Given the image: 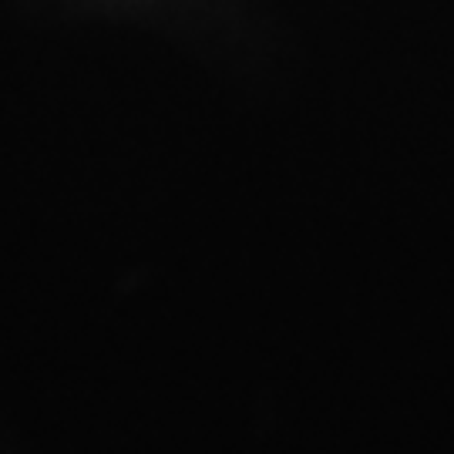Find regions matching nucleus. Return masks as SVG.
Returning <instances> with one entry per match:
<instances>
[]
</instances>
